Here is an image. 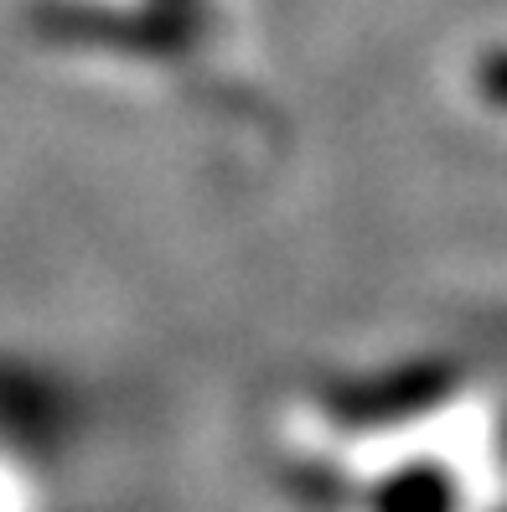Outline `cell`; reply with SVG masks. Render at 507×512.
<instances>
[{"instance_id":"obj_1","label":"cell","mask_w":507,"mask_h":512,"mask_svg":"<svg viewBox=\"0 0 507 512\" xmlns=\"http://www.w3.org/2000/svg\"><path fill=\"white\" fill-rule=\"evenodd\" d=\"M378 512H456V487L435 466H409L373 492Z\"/></svg>"},{"instance_id":"obj_2","label":"cell","mask_w":507,"mask_h":512,"mask_svg":"<svg viewBox=\"0 0 507 512\" xmlns=\"http://www.w3.org/2000/svg\"><path fill=\"white\" fill-rule=\"evenodd\" d=\"M482 88H487V99L507 104V52H487V63H482Z\"/></svg>"}]
</instances>
